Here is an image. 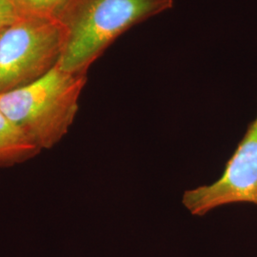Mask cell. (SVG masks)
<instances>
[{
  "label": "cell",
  "instance_id": "cell-1",
  "mask_svg": "<svg viewBox=\"0 0 257 257\" xmlns=\"http://www.w3.org/2000/svg\"><path fill=\"white\" fill-rule=\"evenodd\" d=\"M173 5L174 0H72L59 19L65 40L57 67L86 75L121 35Z\"/></svg>",
  "mask_w": 257,
  "mask_h": 257
},
{
  "label": "cell",
  "instance_id": "cell-2",
  "mask_svg": "<svg viewBox=\"0 0 257 257\" xmlns=\"http://www.w3.org/2000/svg\"><path fill=\"white\" fill-rule=\"evenodd\" d=\"M87 75L57 65L34 82L0 93V110L38 150L50 149L69 132Z\"/></svg>",
  "mask_w": 257,
  "mask_h": 257
},
{
  "label": "cell",
  "instance_id": "cell-3",
  "mask_svg": "<svg viewBox=\"0 0 257 257\" xmlns=\"http://www.w3.org/2000/svg\"><path fill=\"white\" fill-rule=\"evenodd\" d=\"M62 24L22 17L0 31V93L34 82L58 63L63 51Z\"/></svg>",
  "mask_w": 257,
  "mask_h": 257
},
{
  "label": "cell",
  "instance_id": "cell-4",
  "mask_svg": "<svg viewBox=\"0 0 257 257\" xmlns=\"http://www.w3.org/2000/svg\"><path fill=\"white\" fill-rule=\"evenodd\" d=\"M183 205L193 215L202 216L222 206L249 203L257 206V115L212 184L186 191Z\"/></svg>",
  "mask_w": 257,
  "mask_h": 257
},
{
  "label": "cell",
  "instance_id": "cell-5",
  "mask_svg": "<svg viewBox=\"0 0 257 257\" xmlns=\"http://www.w3.org/2000/svg\"><path fill=\"white\" fill-rule=\"evenodd\" d=\"M39 152L0 110V165L23 161Z\"/></svg>",
  "mask_w": 257,
  "mask_h": 257
},
{
  "label": "cell",
  "instance_id": "cell-6",
  "mask_svg": "<svg viewBox=\"0 0 257 257\" xmlns=\"http://www.w3.org/2000/svg\"><path fill=\"white\" fill-rule=\"evenodd\" d=\"M72 0H14L23 17L58 20Z\"/></svg>",
  "mask_w": 257,
  "mask_h": 257
},
{
  "label": "cell",
  "instance_id": "cell-7",
  "mask_svg": "<svg viewBox=\"0 0 257 257\" xmlns=\"http://www.w3.org/2000/svg\"><path fill=\"white\" fill-rule=\"evenodd\" d=\"M22 17L14 0H0V31L9 27Z\"/></svg>",
  "mask_w": 257,
  "mask_h": 257
}]
</instances>
